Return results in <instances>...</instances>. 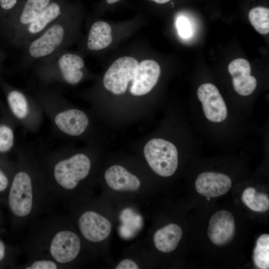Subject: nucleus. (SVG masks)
<instances>
[{"label":"nucleus","mask_w":269,"mask_h":269,"mask_svg":"<svg viewBox=\"0 0 269 269\" xmlns=\"http://www.w3.org/2000/svg\"><path fill=\"white\" fill-rule=\"evenodd\" d=\"M70 5L67 0H53L34 20L12 36V42L23 48L58 18Z\"/></svg>","instance_id":"nucleus-8"},{"label":"nucleus","mask_w":269,"mask_h":269,"mask_svg":"<svg viewBox=\"0 0 269 269\" xmlns=\"http://www.w3.org/2000/svg\"><path fill=\"white\" fill-rule=\"evenodd\" d=\"M29 92L40 104L49 120L52 131L59 137H78L87 131L90 120L84 111L71 106L59 91L40 85Z\"/></svg>","instance_id":"nucleus-1"},{"label":"nucleus","mask_w":269,"mask_h":269,"mask_svg":"<svg viewBox=\"0 0 269 269\" xmlns=\"http://www.w3.org/2000/svg\"><path fill=\"white\" fill-rule=\"evenodd\" d=\"M182 236L181 228L175 224H169L158 229L153 235L155 248L163 253L173 251L178 246Z\"/></svg>","instance_id":"nucleus-19"},{"label":"nucleus","mask_w":269,"mask_h":269,"mask_svg":"<svg viewBox=\"0 0 269 269\" xmlns=\"http://www.w3.org/2000/svg\"><path fill=\"white\" fill-rule=\"evenodd\" d=\"M105 179L111 189L118 191H136L140 185L136 176L119 165L110 167L105 173Z\"/></svg>","instance_id":"nucleus-18"},{"label":"nucleus","mask_w":269,"mask_h":269,"mask_svg":"<svg viewBox=\"0 0 269 269\" xmlns=\"http://www.w3.org/2000/svg\"><path fill=\"white\" fill-rule=\"evenodd\" d=\"M137 265L133 260L126 259L121 261L116 267V269H138Z\"/></svg>","instance_id":"nucleus-28"},{"label":"nucleus","mask_w":269,"mask_h":269,"mask_svg":"<svg viewBox=\"0 0 269 269\" xmlns=\"http://www.w3.org/2000/svg\"><path fill=\"white\" fill-rule=\"evenodd\" d=\"M78 226L84 238L94 243L106 239L112 229L111 224L107 218L92 211H86L80 217Z\"/></svg>","instance_id":"nucleus-15"},{"label":"nucleus","mask_w":269,"mask_h":269,"mask_svg":"<svg viewBox=\"0 0 269 269\" xmlns=\"http://www.w3.org/2000/svg\"><path fill=\"white\" fill-rule=\"evenodd\" d=\"M47 165L48 177L61 188L72 190L89 175L91 161L82 152L69 154L60 148L49 154Z\"/></svg>","instance_id":"nucleus-4"},{"label":"nucleus","mask_w":269,"mask_h":269,"mask_svg":"<svg viewBox=\"0 0 269 269\" xmlns=\"http://www.w3.org/2000/svg\"><path fill=\"white\" fill-rule=\"evenodd\" d=\"M53 0H23L11 12L9 22L12 36L33 20Z\"/></svg>","instance_id":"nucleus-12"},{"label":"nucleus","mask_w":269,"mask_h":269,"mask_svg":"<svg viewBox=\"0 0 269 269\" xmlns=\"http://www.w3.org/2000/svg\"><path fill=\"white\" fill-rule=\"evenodd\" d=\"M30 146H21L20 168L13 176L8 195V205L12 213L24 217L31 211L33 200V183L37 171L32 165L33 151Z\"/></svg>","instance_id":"nucleus-5"},{"label":"nucleus","mask_w":269,"mask_h":269,"mask_svg":"<svg viewBox=\"0 0 269 269\" xmlns=\"http://www.w3.org/2000/svg\"><path fill=\"white\" fill-rule=\"evenodd\" d=\"M5 256V246L3 243L0 240V261H1Z\"/></svg>","instance_id":"nucleus-30"},{"label":"nucleus","mask_w":269,"mask_h":269,"mask_svg":"<svg viewBox=\"0 0 269 269\" xmlns=\"http://www.w3.org/2000/svg\"><path fill=\"white\" fill-rule=\"evenodd\" d=\"M235 233V219L231 212L220 210L211 217L207 235L214 245L223 246L227 244L233 239Z\"/></svg>","instance_id":"nucleus-13"},{"label":"nucleus","mask_w":269,"mask_h":269,"mask_svg":"<svg viewBox=\"0 0 269 269\" xmlns=\"http://www.w3.org/2000/svg\"><path fill=\"white\" fill-rule=\"evenodd\" d=\"M138 63L134 58L125 56L115 61L106 72L103 79L106 89L116 95L127 90L134 77Z\"/></svg>","instance_id":"nucleus-9"},{"label":"nucleus","mask_w":269,"mask_h":269,"mask_svg":"<svg viewBox=\"0 0 269 269\" xmlns=\"http://www.w3.org/2000/svg\"><path fill=\"white\" fill-rule=\"evenodd\" d=\"M75 32V21L71 5L41 34L22 49V65L26 68L38 60L65 49Z\"/></svg>","instance_id":"nucleus-2"},{"label":"nucleus","mask_w":269,"mask_h":269,"mask_svg":"<svg viewBox=\"0 0 269 269\" xmlns=\"http://www.w3.org/2000/svg\"><path fill=\"white\" fill-rule=\"evenodd\" d=\"M176 25L179 34L181 37L188 38L191 36L193 27L191 22L187 17L183 16L178 17Z\"/></svg>","instance_id":"nucleus-25"},{"label":"nucleus","mask_w":269,"mask_h":269,"mask_svg":"<svg viewBox=\"0 0 269 269\" xmlns=\"http://www.w3.org/2000/svg\"><path fill=\"white\" fill-rule=\"evenodd\" d=\"M23 0H0V10L11 12Z\"/></svg>","instance_id":"nucleus-27"},{"label":"nucleus","mask_w":269,"mask_h":269,"mask_svg":"<svg viewBox=\"0 0 269 269\" xmlns=\"http://www.w3.org/2000/svg\"><path fill=\"white\" fill-rule=\"evenodd\" d=\"M110 25L103 21L94 22L89 30L87 41V49L98 51L108 47L112 41Z\"/></svg>","instance_id":"nucleus-20"},{"label":"nucleus","mask_w":269,"mask_h":269,"mask_svg":"<svg viewBox=\"0 0 269 269\" xmlns=\"http://www.w3.org/2000/svg\"><path fill=\"white\" fill-rule=\"evenodd\" d=\"M160 74L159 65L154 60L147 59L138 64L132 81L130 91L134 96L149 92L156 85Z\"/></svg>","instance_id":"nucleus-14"},{"label":"nucleus","mask_w":269,"mask_h":269,"mask_svg":"<svg viewBox=\"0 0 269 269\" xmlns=\"http://www.w3.org/2000/svg\"><path fill=\"white\" fill-rule=\"evenodd\" d=\"M153 0L157 3L162 4V3H166L171 0Z\"/></svg>","instance_id":"nucleus-31"},{"label":"nucleus","mask_w":269,"mask_h":269,"mask_svg":"<svg viewBox=\"0 0 269 269\" xmlns=\"http://www.w3.org/2000/svg\"><path fill=\"white\" fill-rule=\"evenodd\" d=\"M84 68L83 58L65 49L38 60L33 72L40 85H75L84 78Z\"/></svg>","instance_id":"nucleus-3"},{"label":"nucleus","mask_w":269,"mask_h":269,"mask_svg":"<svg viewBox=\"0 0 269 269\" xmlns=\"http://www.w3.org/2000/svg\"><path fill=\"white\" fill-rule=\"evenodd\" d=\"M253 261L255 265L258 269L269 268V234H263L257 240L253 253Z\"/></svg>","instance_id":"nucleus-22"},{"label":"nucleus","mask_w":269,"mask_h":269,"mask_svg":"<svg viewBox=\"0 0 269 269\" xmlns=\"http://www.w3.org/2000/svg\"><path fill=\"white\" fill-rule=\"evenodd\" d=\"M228 71L233 77V85L236 92L242 96L251 94L257 87V80L250 75L251 67L246 59L238 58L228 65Z\"/></svg>","instance_id":"nucleus-17"},{"label":"nucleus","mask_w":269,"mask_h":269,"mask_svg":"<svg viewBox=\"0 0 269 269\" xmlns=\"http://www.w3.org/2000/svg\"><path fill=\"white\" fill-rule=\"evenodd\" d=\"M120 0H106V1L109 4H113L119 1Z\"/></svg>","instance_id":"nucleus-32"},{"label":"nucleus","mask_w":269,"mask_h":269,"mask_svg":"<svg viewBox=\"0 0 269 269\" xmlns=\"http://www.w3.org/2000/svg\"><path fill=\"white\" fill-rule=\"evenodd\" d=\"M6 100L9 111L16 121L26 131L37 132L43 122L44 113L32 95L18 88H9Z\"/></svg>","instance_id":"nucleus-6"},{"label":"nucleus","mask_w":269,"mask_h":269,"mask_svg":"<svg viewBox=\"0 0 269 269\" xmlns=\"http://www.w3.org/2000/svg\"><path fill=\"white\" fill-rule=\"evenodd\" d=\"M195 186L197 192L201 195L215 198L225 194L230 189L232 181L225 174L204 172L198 176Z\"/></svg>","instance_id":"nucleus-16"},{"label":"nucleus","mask_w":269,"mask_h":269,"mask_svg":"<svg viewBox=\"0 0 269 269\" xmlns=\"http://www.w3.org/2000/svg\"><path fill=\"white\" fill-rule=\"evenodd\" d=\"M14 139L13 128L5 124H0V153L9 151L14 146Z\"/></svg>","instance_id":"nucleus-24"},{"label":"nucleus","mask_w":269,"mask_h":269,"mask_svg":"<svg viewBox=\"0 0 269 269\" xmlns=\"http://www.w3.org/2000/svg\"><path fill=\"white\" fill-rule=\"evenodd\" d=\"M81 248L79 237L73 232L62 230L53 237L50 245V253L58 263L72 262L78 255Z\"/></svg>","instance_id":"nucleus-11"},{"label":"nucleus","mask_w":269,"mask_h":269,"mask_svg":"<svg viewBox=\"0 0 269 269\" xmlns=\"http://www.w3.org/2000/svg\"><path fill=\"white\" fill-rule=\"evenodd\" d=\"M249 19L255 29L260 34L269 32V9L258 6L252 8L249 13Z\"/></svg>","instance_id":"nucleus-23"},{"label":"nucleus","mask_w":269,"mask_h":269,"mask_svg":"<svg viewBox=\"0 0 269 269\" xmlns=\"http://www.w3.org/2000/svg\"><path fill=\"white\" fill-rule=\"evenodd\" d=\"M8 180L5 174L0 168V192L3 191L7 187Z\"/></svg>","instance_id":"nucleus-29"},{"label":"nucleus","mask_w":269,"mask_h":269,"mask_svg":"<svg viewBox=\"0 0 269 269\" xmlns=\"http://www.w3.org/2000/svg\"><path fill=\"white\" fill-rule=\"evenodd\" d=\"M241 199L245 205L254 211L264 212L269 209L268 195L258 192L253 187L247 188L243 192Z\"/></svg>","instance_id":"nucleus-21"},{"label":"nucleus","mask_w":269,"mask_h":269,"mask_svg":"<svg viewBox=\"0 0 269 269\" xmlns=\"http://www.w3.org/2000/svg\"><path fill=\"white\" fill-rule=\"evenodd\" d=\"M26 269H56L57 265L50 260H40L33 262L26 268Z\"/></svg>","instance_id":"nucleus-26"},{"label":"nucleus","mask_w":269,"mask_h":269,"mask_svg":"<svg viewBox=\"0 0 269 269\" xmlns=\"http://www.w3.org/2000/svg\"><path fill=\"white\" fill-rule=\"evenodd\" d=\"M197 96L202 103L204 115L209 121L219 123L226 119V105L215 85L211 83L201 85L198 89Z\"/></svg>","instance_id":"nucleus-10"},{"label":"nucleus","mask_w":269,"mask_h":269,"mask_svg":"<svg viewBox=\"0 0 269 269\" xmlns=\"http://www.w3.org/2000/svg\"><path fill=\"white\" fill-rule=\"evenodd\" d=\"M145 158L152 170L162 177L174 173L178 166V152L171 142L161 138H153L144 147Z\"/></svg>","instance_id":"nucleus-7"}]
</instances>
